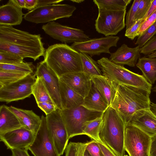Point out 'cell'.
I'll return each mask as SVG.
<instances>
[{"instance_id": "obj_1", "label": "cell", "mask_w": 156, "mask_h": 156, "mask_svg": "<svg viewBox=\"0 0 156 156\" xmlns=\"http://www.w3.org/2000/svg\"><path fill=\"white\" fill-rule=\"evenodd\" d=\"M40 34H30L12 26L0 25V50L34 61L44 56L45 50Z\"/></svg>"}, {"instance_id": "obj_2", "label": "cell", "mask_w": 156, "mask_h": 156, "mask_svg": "<svg viewBox=\"0 0 156 156\" xmlns=\"http://www.w3.org/2000/svg\"><path fill=\"white\" fill-rule=\"evenodd\" d=\"M150 94L144 89L125 85H118L115 94L110 106L123 120L125 126L136 112L150 109Z\"/></svg>"}, {"instance_id": "obj_3", "label": "cell", "mask_w": 156, "mask_h": 156, "mask_svg": "<svg viewBox=\"0 0 156 156\" xmlns=\"http://www.w3.org/2000/svg\"><path fill=\"white\" fill-rule=\"evenodd\" d=\"M44 57V60L59 78L66 74L83 72L80 52L66 44L49 46Z\"/></svg>"}, {"instance_id": "obj_4", "label": "cell", "mask_w": 156, "mask_h": 156, "mask_svg": "<svg viewBox=\"0 0 156 156\" xmlns=\"http://www.w3.org/2000/svg\"><path fill=\"white\" fill-rule=\"evenodd\" d=\"M100 133L101 140L118 156H124L125 125L116 111L109 106L103 112Z\"/></svg>"}, {"instance_id": "obj_5", "label": "cell", "mask_w": 156, "mask_h": 156, "mask_svg": "<svg viewBox=\"0 0 156 156\" xmlns=\"http://www.w3.org/2000/svg\"><path fill=\"white\" fill-rule=\"evenodd\" d=\"M97 62L103 75L117 85H125L140 88L151 94L152 85L142 75L133 73L123 66L115 64L107 58L102 57Z\"/></svg>"}, {"instance_id": "obj_6", "label": "cell", "mask_w": 156, "mask_h": 156, "mask_svg": "<svg viewBox=\"0 0 156 156\" xmlns=\"http://www.w3.org/2000/svg\"><path fill=\"white\" fill-rule=\"evenodd\" d=\"M68 139L83 135L82 126L85 122L102 116L104 112L90 110L83 106L61 110Z\"/></svg>"}, {"instance_id": "obj_7", "label": "cell", "mask_w": 156, "mask_h": 156, "mask_svg": "<svg viewBox=\"0 0 156 156\" xmlns=\"http://www.w3.org/2000/svg\"><path fill=\"white\" fill-rule=\"evenodd\" d=\"M76 9L75 6L67 4L41 6L24 14L23 18L27 21L37 24L48 23L61 18H69Z\"/></svg>"}, {"instance_id": "obj_8", "label": "cell", "mask_w": 156, "mask_h": 156, "mask_svg": "<svg viewBox=\"0 0 156 156\" xmlns=\"http://www.w3.org/2000/svg\"><path fill=\"white\" fill-rule=\"evenodd\" d=\"M98 10V15L95 24L96 30L98 33L104 34L105 37L113 36L125 28L126 9Z\"/></svg>"}, {"instance_id": "obj_9", "label": "cell", "mask_w": 156, "mask_h": 156, "mask_svg": "<svg viewBox=\"0 0 156 156\" xmlns=\"http://www.w3.org/2000/svg\"><path fill=\"white\" fill-rule=\"evenodd\" d=\"M151 137L131 125L125 127L124 149L129 156H150Z\"/></svg>"}, {"instance_id": "obj_10", "label": "cell", "mask_w": 156, "mask_h": 156, "mask_svg": "<svg viewBox=\"0 0 156 156\" xmlns=\"http://www.w3.org/2000/svg\"><path fill=\"white\" fill-rule=\"evenodd\" d=\"M46 118L50 135L57 152L61 156L65 152L69 140L61 110L57 109L46 115Z\"/></svg>"}, {"instance_id": "obj_11", "label": "cell", "mask_w": 156, "mask_h": 156, "mask_svg": "<svg viewBox=\"0 0 156 156\" xmlns=\"http://www.w3.org/2000/svg\"><path fill=\"white\" fill-rule=\"evenodd\" d=\"M30 74L12 83L0 88V101L8 103L23 100L32 94V88L36 78Z\"/></svg>"}, {"instance_id": "obj_12", "label": "cell", "mask_w": 156, "mask_h": 156, "mask_svg": "<svg viewBox=\"0 0 156 156\" xmlns=\"http://www.w3.org/2000/svg\"><path fill=\"white\" fill-rule=\"evenodd\" d=\"M42 29L53 38L65 44L84 41L90 39L82 30L62 25L52 21L43 25Z\"/></svg>"}, {"instance_id": "obj_13", "label": "cell", "mask_w": 156, "mask_h": 156, "mask_svg": "<svg viewBox=\"0 0 156 156\" xmlns=\"http://www.w3.org/2000/svg\"><path fill=\"white\" fill-rule=\"evenodd\" d=\"M41 118L40 127L28 150L34 156H59L48 132L46 117L42 115Z\"/></svg>"}, {"instance_id": "obj_14", "label": "cell", "mask_w": 156, "mask_h": 156, "mask_svg": "<svg viewBox=\"0 0 156 156\" xmlns=\"http://www.w3.org/2000/svg\"><path fill=\"white\" fill-rule=\"evenodd\" d=\"M119 39L118 36H113L90 39L86 41L73 43L71 47L79 52L90 55H99L102 53L110 54V48L116 47Z\"/></svg>"}, {"instance_id": "obj_15", "label": "cell", "mask_w": 156, "mask_h": 156, "mask_svg": "<svg viewBox=\"0 0 156 156\" xmlns=\"http://www.w3.org/2000/svg\"><path fill=\"white\" fill-rule=\"evenodd\" d=\"M34 74L41 77L54 103L62 110L60 93L59 78L44 60L37 63Z\"/></svg>"}, {"instance_id": "obj_16", "label": "cell", "mask_w": 156, "mask_h": 156, "mask_svg": "<svg viewBox=\"0 0 156 156\" xmlns=\"http://www.w3.org/2000/svg\"><path fill=\"white\" fill-rule=\"evenodd\" d=\"M35 134L22 126L0 135V139L8 149H28L33 141Z\"/></svg>"}, {"instance_id": "obj_17", "label": "cell", "mask_w": 156, "mask_h": 156, "mask_svg": "<svg viewBox=\"0 0 156 156\" xmlns=\"http://www.w3.org/2000/svg\"><path fill=\"white\" fill-rule=\"evenodd\" d=\"M129 124L137 127L151 137L156 135V116L150 109L136 112L132 116Z\"/></svg>"}, {"instance_id": "obj_18", "label": "cell", "mask_w": 156, "mask_h": 156, "mask_svg": "<svg viewBox=\"0 0 156 156\" xmlns=\"http://www.w3.org/2000/svg\"><path fill=\"white\" fill-rule=\"evenodd\" d=\"M59 79L83 98L87 95L90 87V77L83 72L66 74Z\"/></svg>"}, {"instance_id": "obj_19", "label": "cell", "mask_w": 156, "mask_h": 156, "mask_svg": "<svg viewBox=\"0 0 156 156\" xmlns=\"http://www.w3.org/2000/svg\"><path fill=\"white\" fill-rule=\"evenodd\" d=\"M140 48L138 46L132 48L123 44L115 52L110 54L109 59L117 65L134 67L137 60L140 58Z\"/></svg>"}, {"instance_id": "obj_20", "label": "cell", "mask_w": 156, "mask_h": 156, "mask_svg": "<svg viewBox=\"0 0 156 156\" xmlns=\"http://www.w3.org/2000/svg\"><path fill=\"white\" fill-rule=\"evenodd\" d=\"M21 8L13 0H9L5 5L0 6V25H17L22 23L23 16Z\"/></svg>"}, {"instance_id": "obj_21", "label": "cell", "mask_w": 156, "mask_h": 156, "mask_svg": "<svg viewBox=\"0 0 156 156\" xmlns=\"http://www.w3.org/2000/svg\"><path fill=\"white\" fill-rule=\"evenodd\" d=\"M9 108L18 117L22 126L36 134L41 123V118L39 116L32 110L23 109L12 106Z\"/></svg>"}, {"instance_id": "obj_22", "label": "cell", "mask_w": 156, "mask_h": 156, "mask_svg": "<svg viewBox=\"0 0 156 156\" xmlns=\"http://www.w3.org/2000/svg\"><path fill=\"white\" fill-rule=\"evenodd\" d=\"M90 77L95 87L110 106L114 98L117 85L103 75Z\"/></svg>"}, {"instance_id": "obj_23", "label": "cell", "mask_w": 156, "mask_h": 156, "mask_svg": "<svg viewBox=\"0 0 156 156\" xmlns=\"http://www.w3.org/2000/svg\"><path fill=\"white\" fill-rule=\"evenodd\" d=\"M59 83L60 97L62 109L73 108L82 105L84 100L82 96L60 79Z\"/></svg>"}, {"instance_id": "obj_24", "label": "cell", "mask_w": 156, "mask_h": 156, "mask_svg": "<svg viewBox=\"0 0 156 156\" xmlns=\"http://www.w3.org/2000/svg\"><path fill=\"white\" fill-rule=\"evenodd\" d=\"M82 105L90 110L102 112L109 106L92 81L90 89L84 98Z\"/></svg>"}, {"instance_id": "obj_25", "label": "cell", "mask_w": 156, "mask_h": 156, "mask_svg": "<svg viewBox=\"0 0 156 156\" xmlns=\"http://www.w3.org/2000/svg\"><path fill=\"white\" fill-rule=\"evenodd\" d=\"M22 127L16 116L9 107L2 105L0 107V135Z\"/></svg>"}, {"instance_id": "obj_26", "label": "cell", "mask_w": 156, "mask_h": 156, "mask_svg": "<svg viewBox=\"0 0 156 156\" xmlns=\"http://www.w3.org/2000/svg\"><path fill=\"white\" fill-rule=\"evenodd\" d=\"M136 65L147 80L151 84H154L156 80V58H140Z\"/></svg>"}, {"instance_id": "obj_27", "label": "cell", "mask_w": 156, "mask_h": 156, "mask_svg": "<svg viewBox=\"0 0 156 156\" xmlns=\"http://www.w3.org/2000/svg\"><path fill=\"white\" fill-rule=\"evenodd\" d=\"M32 94L37 103L46 102L55 104L41 77L37 76L32 87Z\"/></svg>"}, {"instance_id": "obj_28", "label": "cell", "mask_w": 156, "mask_h": 156, "mask_svg": "<svg viewBox=\"0 0 156 156\" xmlns=\"http://www.w3.org/2000/svg\"><path fill=\"white\" fill-rule=\"evenodd\" d=\"M102 121V116L84 122L82 128L83 135L96 142L101 141L99 134Z\"/></svg>"}, {"instance_id": "obj_29", "label": "cell", "mask_w": 156, "mask_h": 156, "mask_svg": "<svg viewBox=\"0 0 156 156\" xmlns=\"http://www.w3.org/2000/svg\"><path fill=\"white\" fill-rule=\"evenodd\" d=\"M80 53L83 72L90 76L102 75L101 69L97 62L89 55L83 53Z\"/></svg>"}, {"instance_id": "obj_30", "label": "cell", "mask_w": 156, "mask_h": 156, "mask_svg": "<svg viewBox=\"0 0 156 156\" xmlns=\"http://www.w3.org/2000/svg\"><path fill=\"white\" fill-rule=\"evenodd\" d=\"M131 0H94L98 9L122 10L126 9Z\"/></svg>"}, {"instance_id": "obj_31", "label": "cell", "mask_w": 156, "mask_h": 156, "mask_svg": "<svg viewBox=\"0 0 156 156\" xmlns=\"http://www.w3.org/2000/svg\"><path fill=\"white\" fill-rule=\"evenodd\" d=\"M34 66L31 62H23L13 64L0 63V71L27 74H32L34 71Z\"/></svg>"}, {"instance_id": "obj_32", "label": "cell", "mask_w": 156, "mask_h": 156, "mask_svg": "<svg viewBox=\"0 0 156 156\" xmlns=\"http://www.w3.org/2000/svg\"><path fill=\"white\" fill-rule=\"evenodd\" d=\"M29 74L0 71V88L16 82Z\"/></svg>"}, {"instance_id": "obj_33", "label": "cell", "mask_w": 156, "mask_h": 156, "mask_svg": "<svg viewBox=\"0 0 156 156\" xmlns=\"http://www.w3.org/2000/svg\"><path fill=\"white\" fill-rule=\"evenodd\" d=\"M156 34V20L141 34L139 35L135 44L140 48Z\"/></svg>"}, {"instance_id": "obj_34", "label": "cell", "mask_w": 156, "mask_h": 156, "mask_svg": "<svg viewBox=\"0 0 156 156\" xmlns=\"http://www.w3.org/2000/svg\"><path fill=\"white\" fill-rule=\"evenodd\" d=\"M23 59L11 52L0 50V63L13 64L22 62Z\"/></svg>"}, {"instance_id": "obj_35", "label": "cell", "mask_w": 156, "mask_h": 156, "mask_svg": "<svg viewBox=\"0 0 156 156\" xmlns=\"http://www.w3.org/2000/svg\"><path fill=\"white\" fill-rule=\"evenodd\" d=\"M140 0H135L127 13L126 19V30L129 29L135 22V18Z\"/></svg>"}, {"instance_id": "obj_36", "label": "cell", "mask_w": 156, "mask_h": 156, "mask_svg": "<svg viewBox=\"0 0 156 156\" xmlns=\"http://www.w3.org/2000/svg\"><path fill=\"white\" fill-rule=\"evenodd\" d=\"M152 0H140L135 15V20L142 19L147 12Z\"/></svg>"}, {"instance_id": "obj_37", "label": "cell", "mask_w": 156, "mask_h": 156, "mask_svg": "<svg viewBox=\"0 0 156 156\" xmlns=\"http://www.w3.org/2000/svg\"><path fill=\"white\" fill-rule=\"evenodd\" d=\"M139 51L140 53L147 56L156 51V36H154L140 48Z\"/></svg>"}, {"instance_id": "obj_38", "label": "cell", "mask_w": 156, "mask_h": 156, "mask_svg": "<svg viewBox=\"0 0 156 156\" xmlns=\"http://www.w3.org/2000/svg\"><path fill=\"white\" fill-rule=\"evenodd\" d=\"M86 150L90 156H104L98 143L94 140L89 141Z\"/></svg>"}, {"instance_id": "obj_39", "label": "cell", "mask_w": 156, "mask_h": 156, "mask_svg": "<svg viewBox=\"0 0 156 156\" xmlns=\"http://www.w3.org/2000/svg\"><path fill=\"white\" fill-rule=\"evenodd\" d=\"M142 19L138 20L129 29L126 30L125 36L131 40L138 36L137 32L141 24Z\"/></svg>"}, {"instance_id": "obj_40", "label": "cell", "mask_w": 156, "mask_h": 156, "mask_svg": "<svg viewBox=\"0 0 156 156\" xmlns=\"http://www.w3.org/2000/svg\"><path fill=\"white\" fill-rule=\"evenodd\" d=\"M156 20V10L142 23L137 32L138 36L141 34Z\"/></svg>"}, {"instance_id": "obj_41", "label": "cell", "mask_w": 156, "mask_h": 156, "mask_svg": "<svg viewBox=\"0 0 156 156\" xmlns=\"http://www.w3.org/2000/svg\"><path fill=\"white\" fill-rule=\"evenodd\" d=\"M37 104L38 107L44 112L46 115L51 113L58 108L53 103L44 102Z\"/></svg>"}, {"instance_id": "obj_42", "label": "cell", "mask_w": 156, "mask_h": 156, "mask_svg": "<svg viewBox=\"0 0 156 156\" xmlns=\"http://www.w3.org/2000/svg\"><path fill=\"white\" fill-rule=\"evenodd\" d=\"M104 156H118L102 140L97 142Z\"/></svg>"}, {"instance_id": "obj_43", "label": "cell", "mask_w": 156, "mask_h": 156, "mask_svg": "<svg viewBox=\"0 0 156 156\" xmlns=\"http://www.w3.org/2000/svg\"><path fill=\"white\" fill-rule=\"evenodd\" d=\"M65 156H76V143L70 142L65 151Z\"/></svg>"}, {"instance_id": "obj_44", "label": "cell", "mask_w": 156, "mask_h": 156, "mask_svg": "<svg viewBox=\"0 0 156 156\" xmlns=\"http://www.w3.org/2000/svg\"><path fill=\"white\" fill-rule=\"evenodd\" d=\"M89 142L86 143H76V156H84Z\"/></svg>"}, {"instance_id": "obj_45", "label": "cell", "mask_w": 156, "mask_h": 156, "mask_svg": "<svg viewBox=\"0 0 156 156\" xmlns=\"http://www.w3.org/2000/svg\"><path fill=\"white\" fill-rule=\"evenodd\" d=\"M11 150L13 156H30L27 149H13Z\"/></svg>"}, {"instance_id": "obj_46", "label": "cell", "mask_w": 156, "mask_h": 156, "mask_svg": "<svg viewBox=\"0 0 156 156\" xmlns=\"http://www.w3.org/2000/svg\"><path fill=\"white\" fill-rule=\"evenodd\" d=\"M156 10V0H152L150 7L145 16L142 19L143 23L150 15Z\"/></svg>"}, {"instance_id": "obj_47", "label": "cell", "mask_w": 156, "mask_h": 156, "mask_svg": "<svg viewBox=\"0 0 156 156\" xmlns=\"http://www.w3.org/2000/svg\"><path fill=\"white\" fill-rule=\"evenodd\" d=\"M63 0H38L37 6L55 4L63 1Z\"/></svg>"}, {"instance_id": "obj_48", "label": "cell", "mask_w": 156, "mask_h": 156, "mask_svg": "<svg viewBox=\"0 0 156 156\" xmlns=\"http://www.w3.org/2000/svg\"><path fill=\"white\" fill-rule=\"evenodd\" d=\"M25 9L31 11L37 6L38 0H25Z\"/></svg>"}, {"instance_id": "obj_49", "label": "cell", "mask_w": 156, "mask_h": 156, "mask_svg": "<svg viewBox=\"0 0 156 156\" xmlns=\"http://www.w3.org/2000/svg\"><path fill=\"white\" fill-rule=\"evenodd\" d=\"M150 156H156V135L151 137Z\"/></svg>"}, {"instance_id": "obj_50", "label": "cell", "mask_w": 156, "mask_h": 156, "mask_svg": "<svg viewBox=\"0 0 156 156\" xmlns=\"http://www.w3.org/2000/svg\"><path fill=\"white\" fill-rule=\"evenodd\" d=\"M13 1L18 6L22 9H25V0H13Z\"/></svg>"}, {"instance_id": "obj_51", "label": "cell", "mask_w": 156, "mask_h": 156, "mask_svg": "<svg viewBox=\"0 0 156 156\" xmlns=\"http://www.w3.org/2000/svg\"><path fill=\"white\" fill-rule=\"evenodd\" d=\"M150 109L156 116V104L152 103H151Z\"/></svg>"}, {"instance_id": "obj_52", "label": "cell", "mask_w": 156, "mask_h": 156, "mask_svg": "<svg viewBox=\"0 0 156 156\" xmlns=\"http://www.w3.org/2000/svg\"><path fill=\"white\" fill-rule=\"evenodd\" d=\"M147 56L150 58H156V51Z\"/></svg>"}, {"instance_id": "obj_53", "label": "cell", "mask_w": 156, "mask_h": 156, "mask_svg": "<svg viewBox=\"0 0 156 156\" xmlns=\"http://www.w3.org/2000/svg\"><path fill=\"white\" fill-rule=\"evenodd\" d=\"M70 1L73 2H75L76 3H81L84 1L83 0H71Z\"/></svg>"}, {"instance_id": "obj_54", "label": "cell", "mask_w": 156, "mask_h": 156, "mask_svg": "<svg viewBox=\"0 0 156 156\" xmlns=\"http://www.w3.org/2000/svg\"><path fill=\"white\" fill-rule=\"evenodd\" d=\"M84 156H90V155L88 151L86 150Z\"/></svg>"}, {"instance_id": "obj_55", "label": "cell", "mask_w": 156, "mask_h": 156, "mask_svg": "<svg viewBox=\"0 0 156 156\" xmlns=\"http://www.w3.org/2000/svg\"><path fill=\"white\" fill-rule=\"evenodd\" d=\"M152 91L156 92V85L154 87L152 88Z\"/></svg>"}, {"instance_id": "obj_56", "label": "cell", "mask_w": 156, "mask_h": 156, "mask_svg": "<svg viewBox=\"0 0 156 156\" xmlns=\"http://www.w3.org/2000/svg\"><path fill=\"white\" fill-rule=\"evenodd\" d=\"M124 156H128V155H124Z\"/></svg>"}, {"instance_id": "obj_57", "label": "cell", "mask_w": 156, "mask_h": 156, "mask_svg": "<svg viewBox=\"0 0 156 156\" xmlns=\"http://www.w3.org/2000/svg\"><path fill=\"white\" fill-rule=\"evenodd\" d=\"M11 156H13V155H12Z\"/></svg>"}]
</instances>
